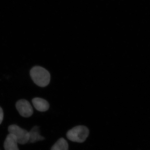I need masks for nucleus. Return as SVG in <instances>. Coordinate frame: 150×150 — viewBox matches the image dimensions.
<instances>
[{"mask_svg": "<svg viewBox=\"0 0 150 150\" xmlns=\"http://www.w3.org/2000/svg\"><path fill=\"white\" fill-rule=\"evenodd\" d=\"M30 75L33 82L39 86L46 87L50 83V74L43 67L39 66L33 67L30 70Z\"/></svg>", "mask_w": 150, "mask_h": 150, "instance_id": "f257e3e1", "label": "nucleus"}, {"mask_svg": "<svg viewBox=\"0 0 150 150\" xmlns=\"http://www.w3.org/2000/svg\"><path fill=\"white\" fill-rule=\"evenodd\" d=\"M8 131L9 134H13L16 137L18 144L24 145L28 143L29 132L27 130L16 125H11L9 126Z\"/></svg>", "mask_w": 150, "mask_h": 150, "instance_id": "7ed1b4c3", "label": "nucleus"}, {"mask_svg": "<svg viewBox=\"0 0 150 150\" xmlns=\"http://www.w3.org/2000/svg\"><path fill=\"white\" fill-rule=\"evenodd\" d=\"M51 150H69L68 142L64 138H60L52 147Z\"/></svg>", "mask_w": 150, "mask_h": 150, "instance_id": "6e6552de", "label": "nucleus"}, {"mask_svg": "<svg viewBox=\"0 0 150 150\" xmlns=\"http://www.w3.org/2000/svg\"><path fill=\"white\" fill-rule=\"evenodd\" d=\"M4 111L1 107H0V125L2 123L4 119Z\"/></svg>", "mask_w": 150, "mask_h": 150, "instance_id": "1a4fd4ad", "label": "nucleus"}, {"mask_svg": "<svg viewBox=\"0 0 150 150\" xmlns=\"http://www.w3.org/2000/svg\"><path fill=\"white\" fill-rule=\"evenodd\" d=\"M18 144L16 137L13 134H9L4 142V148L5 150H19Z\"/></svg>", "mask_w": 150, "mask_h": 150, "instance_id": "39448f33", "label": "nucleus"}, {"mask_svg": "<svg viewBox=\"0 0 150 150\" xmlns=\"http://www.w3.org/2000/svg\"><path fill=\"white\" fill-rule=\"evenodd\" d=\"M32 102L35 109L40 112L47 111L50 107L49 103L47 100L40 98H33Z\"/></svg>", "mask_w": 150, "mask_h": 150, "instance_id": "423d86ee", "label": "nucleus"}, {"mask_svg": "<svg viewBox=\"0 0 150 150\" xmlns=\"http://www.w3.org/2000/svg\"><path fill=\"white\" fill-rule=\"evenodd\" d=\"M89 134L87 127L79 126L74 127L67 132V138L71 141L77 143H83L86 139Z\"/></svg>", "mask_w": 150, "mask_h": 150, "instance_id": "f03ea898", "label": "nucleus"}, {"mask_svg": "<svg viewBox=\"0 0 150 150\" xmlns=\"http://www.w3.org/2000/svg\"><path fill=\"white\" fill-rule=\"evenodd\" d=\"M45 139V138L40 135V130L38 126H34L29 132L28 143H35Z\"/></svg>", "mask_w": 150, "mask_h": 150, "instance_id": "0eeeda50", "label": "nucleus"}, {"mask_svg": "<svg viewBox=\"0 0 150 150\" xmlns=\"http://www.w3.org/2000/svg\"><path fill=\"white\" fill-rule=\"evenodd\" d=\"M16 107L20 115L22 117L28 118L33 114V108L30 103L26 100L21 99L17 101Z\"/></svg>", "mask_w": 150, "mask_h": 150, "instance_id": "20e7f679", "label": "nucleus"}]
</instances>
